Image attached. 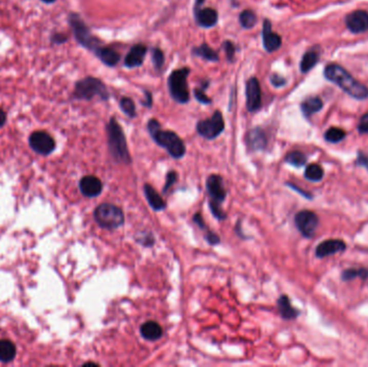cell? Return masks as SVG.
Segmentation results:
<instances>
[{"instance_id": "36", "label": "cell", "mask_w": 368, "mask_h": 367, "mask_svg": "<svg viewBox=\"0 0 368 367\" xmlns=\"http://www.w3.org/2000/svg\"><path fill=\"white\" fill-rule=\"evenodd\" d=\"M223 48L225 50L227 59H229L230 62H233L234 56H235V52H236V48L234 46V43L231 41H225L223 43Z\"/></svg>"}, {"instance_id": "7", "label": "cell", "mask_w": 368, "mask_h": 367, "mask_svg": "<svg viewBox=\"0 0 368 367\" xmlns=\"http://www.w3.org/2000/svg\"><path fill=\"white\" fill-rule=\"evenodd\" d=\"M74 96L77 98L86 100H90L93 97L98 96L103 100H107L109 98V93H108L107 88L100 80L90 77L77 83Z\"/></svg>"}, {"instance_id": "33", "label": "cell", "mask_w": 368, "mask_h": 367, "mask_svg": "<svg viewBox=\"0 0 368 367\" xmlns=\"http://www.w3.org/2000/svg\"><path fill=\"white\" fill-rule=\"evenodd\" d=\"M120 108H121V110L129 117L136 116V106H135L134 101L131 98H128V97H123V98L121 99Z\"/></svg>"}, {"instance_id": "40", "label": "cell", "mask_w": 368, "mask_h": 367, "mask_svg": "<svg viewBox=\"0 0 368 367\" xmlns=\"http://www.w3.org/2000/svg\"><path fill=\"white\" fill-rule=\"evenodd\" d=\"M205 237H206V239H207L208 243H210L211 246H214V244L220 242V237H219L218 235H216L215 233L211 232V231H208Z\"/></svg>"}, {"instance_id": "30", "label": "cell", "mask_w": 368, "mask_h": 367, "mask_svg": "<svg viewBox=\"0 0 368 367\" xmlns=\"http://www.w3.org/2000/svg\"><path fill=\"white\" fill-rule=\"evenodd\" d=\"M287 163L293 165L295 167H301L304 166L306 163V156L304 153L299 152V151H293V152H290L285 157Z\"/></svg>"}, {"instance_id": "38", "label": "cell", "mask_w": 368, "mask_h": 367, "mask_svg": "<svg viewBox=\"0 0 368 367\" xmlns=\"http://www.w3.org/2000/svg\"><path fill=\"white\" fill-rule=\"evenodd\" d=\"M358 128L361 134H368V113H365L361 117Z\"/></svg>"}, {"instance_id": "12", "label": "cell", "mask_w": 368, "mask_h": 367, "mask_svg": "<svg viewBox=\"0 0 368 367\" xmlns=\"http://www.w3.org/2000/svg\"><path fill=\"white\" fill-rule=\"evenodd\" d=\"M30 147L34 149L37 153L49 154L55 148L54 139L46 132H36L29 138Z\"/></svg>"}, {"instance_id": "23", "label": "cell", "mask_w": 368, "mask_h": 367, "mask_svg": "<svg viewBox=\"0 0 368 367\" xmlns=\"http://www.w3.org/2000/svg\"><path fill=\"white\" fill-rule=\"evenodd\" d=\"M278 309H279L281 317H282L283 319L291 320V319H294L298 316V311L292 307V305L290 303V299L287 295L280 296V298L278 299Z\"/></svg>"}, {"instance_id": "6", "label": "cell", "mask_w": 368, "mask_h": 367, "mask_svg": "<svg viewBox=\"0 0 368 367\" xmlns=\"http://www.w3.org/2000/svg\"><path fill=\"white\" fill-rule=\"evenodd\" d=\"M190 68H181L172 71L168 79V89L172 98L179 104H187L190 100L188 77Z\"/></svg>"}, {"instance_id": "35", "label": "cell", "mask_w": 368, "mask_h": 367, "mask_svg": "<svg viewBox=\"0 0 368 367\" xmlns=\"http://www.w3.org/2000/svg\"><path fill=\"white\" fill-rule=\"evenodd\" d=\"M152 60H153V64H154V67L157 70H159L161 68V66L164 65V62H165V56H164L163 51H161L158 48L153 49L152 50Z\"/></svg>"}, {"instance_id": "46", "label": "cell", "mask_w": 368, "mask_h": 367, "mask_svg": "<svg viewBox=\"0 0 368 367\" xmlns=\"http://www.w3.org/2000/svg\"><path fill=\"white\" fill-rule=\"evenodd\" d=\"M203 2H205V0H196V3H195V7H194V9L200 8V7H201V5L203 4Z\"/></svg>"}, {"instance_id": "2", "label": "cell", "mask_w": 368, "mask_h": 367, "mask_svg": "<svg viewBox=\"0 0 368 367\" xmlns=\"http://www.w3.org/2000/svg\"><path fill=\"white\" fill-rule=\"evenodd\" d=\"M148 131L154 141L159 147L166 149L170 156L181 158L186 154V145L182 139L174 132L161 129L160 124L154 118L148 122Z\"/></svg>"}, {"instance_id": "47", "label": "cell", "mask_w": 368, "mask_h": 367, "mask_svg": "<svg viewBox=\"0 0 368 367\" xmlns=\"http://www.w3.org/2000/svg\"><path fill=\"white\" fill-rule=\"evenodd\" d=\"M42 2H45V3H53V2H55V0H42Z\"/></svg>"}, {"instance_id": "20", "label": "cell", "mask_w": 368, "mask_h": 367, "mask_svg": "<svg viewBox=\"0 0 368 367\" xmlns=\"http://www.w3.org/2000/svg\"><path fill=\"white\" fill-rule=\"evenodd\" d=\"M141 336L150 341H155L163 335V329L155 321H148L140 328Z\"/></svg>"}, {"instance_id": "29", "label": "cell", "mask_w": 368, "mask_h": 367, "mask_svg": "<svg viewBox=\"0 0 368 367\" xmlns=\"http://www.w3.org/2000/svg\"><path fill=\"white\" fill-rule=\"evenodd\" d=\"M323 176V168L318 164H310L305 170V177L310 181H320Z\"/></svg>"}, {"instance_id": "27", "label": "cell", "mask_w": 368, "mask_h": 367, "mask_svg": "<svg viewBox=\"0 0 368 367\" xmlns=\"http://www.w3.org/2000/svg\"><path fill=\"white\" fill-rule=\"evenodd\" d=\"M15 347L9 340H0V361L9 362L14 358Z\"/></svg>"}, {"instance_id": "45", "label": "cell", "mask_w": 368, "mask_h": 367, "mask_svg": "<svg viewBox=\"0 0 368 367\" xmlns=\"http://www.w3.org/2000/svg\"><path fill=\"white\" fill-rule=\"evenodd\" d=\"M6 122V113L3 109H0V127H2Z\"/></svg>"}, {"instance_id": "4", "label": "cell", "mask_w": 368, "mask_h": 367, "mask_svg": "<svg viewBox=\"0 0 368 367\" xmlns=\"http://www.w3.org/2000/svg\"><path fill=\"white\" fill-rule=\"evenodd\" d=\"M207 191L210 197L209 207L212 211V214L218 220H224L226 214L222 209V202L226 198V191L224 189L223 179L219 175H211L207 179Z\"/></svg>"}, {"instance_id": "3", "label": "cell", "mask_w": 368, "mask_h": 367, "mask_svg": "<svg viewBox=\"0 0 368 367\" xmlns=\"http://www.w3.org/2000/svg\"><path fill=\"white\" fill-rule=\"evenodd\" d=\"M107 133L108 146H109V150L113 158L116 161H120V163H129L131 161V155H129L128 152L125 135L121 125L117 123L114 117H112L109 124H108Z\"/></svg>"}, {"instance_id": "44", "label": "cell", "mask_w": 368, "mask_h": 367, "mask_svg": "<svg viewBox=\"0 0 368 367\" xmlns=\"http://www.w3.org/2000/svg\"><path fill=\"white\" fill-rule=\"evenodd\" d=\"M146 98H147V101L144 103L145 106H147V107L152 106V95H151V93L146 92Z\"/></svg>"}, {"instance_id": "9", "label": "cell", "mask_w": 368, "mask_h": 367, "mask_svg": "<svg viewBox=\"0 0 368 367\" xmlns=\"http://www.w3.org/2000/svg\"><path fill=\"white\" fill-rule=\"evenodd\" d=\"M319 219L317 214L309 210H302L298 212L295 217V225L302 236L310 238L317 230Z\"/></svg>"}, {"instance_id": "19", "label": "cell", "mask_w": 368, "mask_h": 367, "mask_svg": "<svg viewBox=\"0 0 368 367\" xmlns=\"http://www.w3.org/2000/svg\"><path fill=\"white\" fill-rule=\"evenodd\" d=\"M246 141L248 147L253 151L263 150L267 145V138L261 128H254L247 135Z\"/></svg>"}, {"instance_id": "34", "label": "cell", "mask_w": 368, "mask_h": 367, "mask_svg": "<svg viewBox=\"0 0 368 367\" xmlns=\"http://www.w3.org/2000/svg\"><path fill=\"white\" fill-rule=\"evenodd\" d=\"M207 85H208V82H206L205 85L199 86V88L195 89V91H194L195 98H196L200 104H211V99L205 94V90L207 89Z\"/></svg>"}, {"instance_id": "10", "label": "cell", "mask_w": 368, "mask_h": 367, "mask_svg": "<svg viewBox=\"0 0 368 367\" xmlns=\"http://www.w3.org/2000/svg\"><path fill=\"white\" fill-rule=\"evenodd\" d=\"M71 26H72L73 32L75 35V38L78 39V41L81 43L82 46L86 47V48L94 51V52L99 48L98 41H97L90 34L88 27L85 26V24L80 19V17L73 15L71 17Z\"/></svg>"}, {"instance_id": "41", "label": "cell", "mask_w": 368, "mask_h": 367, "mask_svg": "<svg viewBox=\"0 0 368 367\" xmlns=\"http://www.w3.org/2000/svg\"><path fill=\"white\" fill-rule=\"evenodd\" d=\"M139 242L146 246V247H151L154 243V238L153 236L151 234H147V235H141V239L139 240Z\"/></svg>"}, {"instance_id": "16", "label": "cell", "mask_w": 368, "mask_h": 367, "mask_svg": "<svg viewBox=\"0 0 368 367\" xmlns=\"http://www.w3.org/2000/svg\"><path fill=\"white\" fill-rule=\"evenodd\" d=\"M195 18L197 24L203 28H210L218 23V12L211 8L194 9Z\"/></svg>"}, {"instance_id": "15", "label": "cell", "mask_w": 368, "mask_h": 367, "mask_svg": "<svg viewBox=\"0 0 368 367\" xmlns=\"http://www.w3.org/2000/svg\"><path fill=\"white\" fill-rule=\"evenodd\" d=\"M80 191L84 196L96 197L103 191V182L95 176H85L80 181Z\"/></svg>"}, {"instance_id": "25", "label": "cell", "mask_w": 368, "mask_h": 367, "mask_svg": "<svg viewBox=\"0 0 368 367\" xmlns=\"http://www.w3.org/2000/svg\"><path fill=\"white\" fill-rule=\"evenodd\" d=\"M192 54L195 56H199V57H201L206 60H209V62H218L219 60L218 53H216L213 49H211L208 45H206V43H203V45H201L197 48H194L192 51Z\"/></svg>"}, {"instance_id": "39", "label": "cell", "mask_w": 368, "mask_h": 367, "mask_svg": "<svg viewBox=\"0 0 368 367\" xmlns=\"http://www.w3.org/2000/svg\"><path fill=\"white\" fill-rule=\"evenodd\" d=\"M270 82H272V84L276 86V88H281V86L285 85L287 83L285 79L279 74H273L272 77H270Z\"/></svg>"}, {"instance_id": "17", "label": "cell", "mask_w": 368, "mask_h": 367, "mask_svg": "<svg viewBox=\"0 0 368 367\" xmlns=\"http://www.w3.org/2000/svg\"><path fill=\"white\" fill-rule=\"evenodd\" d=\"M147 51H148V49L144 45H136L135 47H133L124 58L125 67L136 68V67L141 66V65L144 64Z\"/></svg>"}, {"instance_id": "28", "label": "cell", "mask_w": 368, "mask_h": 367, "mask_svg": "<svg viewBox=\"0 0 368 367\" xmlns=\"http://www.w3.org/2000/svg\"><path fill=\"white\" fill-rule=\"evenodd\" d=\"M239 23L243 28L250 29L254 27L257 23V18L254 12L251 10H244L239 15Z\"/></svg>"}, {"instance_id": "32", "label": "cell", "mask_w": 368, "mask_h": 367, "mask_svg": "<svg viewBox=\"0 0 368 367\" xmlns=\"http://www.w3.org/2000/svg\"><path fill=\"white\" fill-rule=\"evenodd\" d=\"M356 277H360L361 279H366L368 277V271L367 269L361 268V269H347L342 273V280L344 281H349L351 279H354Z\"/></svg>"}, {"instance_id": "43", "label": "cell", "mask_w": 368, "mask_h": 367, "mask_svg": "<svg viewBox=\"0 0 368 367\" xmlns=\"http://www.w3.org/2000/svg\"><path fill=\"white\" fill-rule=\"evenodd\" d=\"M358 163H359L360 165L365 166V167L368 169V157H366V156H365V155H363L362 153H360V155H359Z\"/></svg>"}, {"instance_id": "42", "label": "cell", "mask_w": 368, "mask_h": 367, "mask_svg": "<svg viewBox=\"0 0 368 367\" xmlns=\"http://www.w3.org/2000/svg\"><path fill=\"white\" fill-rule=\"evenodd\" d=\"M193 221H194L195 223H196L201 230H205V229H206V224H205V221H203V219H202L200 213H196V214H195L194 217H193Z\"/></svg>"}, {"instance_id": "11", "label": "cell", "mask_w": 368, "mask_h": 367, "mask_svg": "<svg viewBox=\"0 0 368 367\" xmlns=\"http://www.w3.org/2000/svg\"><path fill=\"white\" fill-rule=\"evenodd\" d=\"M246 105L250 112H256L262 107V91L256 78H250L246 85Z\"/></svg>"}, {"instance_id": "13", "label": "cell", "mask_w": 368, "mask_h": 367, "mask_svg": "<svg viewBox=\"0 0 368 367\" xmlns=\"http://www.w3.org/2000/svg\"><path fill=\"white\" fill-rule=\"evenodd\" d=\"M345 25L353 34H361L368 30V12L356 10L345 17Z\"/></svg>"}, {"instance_id": "31", "label": "cell", "mask_w": 368, "mask_h": 367, "mask_svg": "<svg viewBox=\"0 0 368 367\" xmlns=\"http://www.w3.org/2000/svg\"><path fill=\"white\" fill-rule=\"evenodd\" d=\"M325 140L329 142L332 144H337L345 137V133L344 131H342L341 128L338 127H332L330 128L329 131L325 133Z\"/></svg>"}, {"instance_id": "22", "label": "cell", "mask_w": 368, "mask_h": 367, "mask_svg": "<svg viewBox=\"0 0 368 367\" xmlns=\"http://www.w3.org/2000/svg\"><path fill=\"white\" fill-rule=\"evenodd\" d=\"M95 54L97 55V57H98L105 65H107V66H115V65L118 63V60H120L121 56L120 54H118L117 52H115L114 50L110 49V48H103V47H99L98 49H97L95 51Z\"/></svg>"}, {"instance_id": "14", "label": "cell", "mask_w": 368, "mask_h": 367, "mask_svg": "<svg viewBox=\"0 0 368 367\" xmlns=\"http://www.w3.org/2000/svg\"><path fill=\"white\" fill-rule=\"evenodd\" d=\"M262 38H263L264 49L268 53H273L277 51L281 47V43H282V39H281V37L273 31L272 23H270L268 19L264 21Z\"/></svg>"}, {"instance_id": "26", "label": "cell", "mask_w": 368, "mask_h": 367, "mask_svg": "<svg viewBox=\"0 0 368 367\" xmlns=\"http://www.w3.org/2000/svg\"><path fill=\"white\" fill-rule=\"evenodd\" d=\"M319 62V53L316 51H308L304 54V56L300 62V70L301 72H308L316 66Z\"/></svg>"}, {"instance_id": "21", "label": "cell", "mask_w": 368, "mask_h": 367, "mask_svg": "<svg viewBox=\"0 0 368 367\" xmlns=\"http://www.w3.org/2000/svg\"><path fill=\"white\" fill-rule=\"evenodd\" d=\"M144 191H145L146 198L153 210L160 211V210L165 209V207H166L165 200L161 198V196L154 190V188L152 186L146 185L144 188Z\"/></svg>"}, {"instance_id": "8", "label": "cell", "mask_w": 368, "mask_h": 367, "mask_svg": "<svg viewBox=\"0 0 368 367\" xmlns=\"http://www.w3.org/2000/svg\"><path fill=\"white\" fill-rule=\"evenodd\" d=\"M197 133L208 140L219 137L224 131V118L220 111H215L210 118L199 121L196 126Z\"/></svg>"}, {"instance_id": "18", "label": "cell", "mask_w": 368, "mask_h": 367, "mask_svg": "<svg viewBox=\"0 0 368 367\" xmlns=\"http://www.w3.org/2000/svg\"><path fill=\"white\" fill-rule=\"evenodd\" d=\"M345 249V243L342 240H338V239H331V240H326L322 243H320L317 247L316 250V254L318 257H325V256H330L332 254L341 252Z\"/></svg>"}, {"instance_id": "1", "label": "cell", "mask_w": 368, "mask_h": 367, "mask_svg": "<svg viewBox=\"0 0 368 367\" xmlns=\"http://www.w3.org/2000/svg\"><path fill=\"white\" fill-rule=\"evenodd\" d=\"M325 78L338 85L339 88L349 94L355 99H366L368 97V89L359 81H356L352 75L337 64H330L324 69Z\"/></svg>"}, {"instance_id": "24", "label": "cell", "mask_w": 368, "mask_h": 367, "mask_svg": "<svg viewBox=\"0 0 368 367\" xmlns=\"http://www.w3.org/2000/svg\"><path fill=\"white\" fill-rule=\"evenodd\" d=\"M323 108V101L320 97H310L301 104V111L306 116H311L319 112Z\"/></svg>"}, {"instance_id": "5", "label": "cell", "mask_w": 368, "mask_h": 367, "mask_svg": "<svg viewBox=\"0 0 368 367\" xmlns=\"http://www.w3.org/2000/svg\"><path fill=\"white\" fill-rule=\"evenodd\" d=\"M94 218L100 228L115 230L124 224L123 210L112 203H101L95 209Z\"/></svg>"}, {"instance_id": "37", "label": "cell", "mask_w": 368, "mask_h": 367, "mask_svg": "<svg viewBox=\"0 0 368 367\" xmlns=\"http://www.w3.org/2000/svg\"><path fill=\"white\" fill-rule=\"evenodd\" d=\"M177 177H178L177 172H175V171H169L168 172L167 176H166V185H165V188H164L165 193L170 189V187L174 185V183H176Z\"/></svg>"}]
</instances>
